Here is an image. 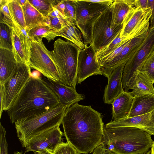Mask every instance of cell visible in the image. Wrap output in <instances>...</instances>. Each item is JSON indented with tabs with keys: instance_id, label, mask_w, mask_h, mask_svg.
<instances>
[{
	"instance_id": "6da1fadb",
	"label": "cell",
	"mask_w": 154,
	"mask_h": 154,
	"mask_svg": "<svg viewBox=\"0 0 154 154\" xmlns=\"http://www.w3.org/2000/svg\"><path fill=\"white\" fill-rule=\"evenodd\" d=\"M102 119L101 113L90 105H72L67 108L61 124L67 142L80 154L93 152L103 137Z\"/></svg>"
},
{
	"instance_id": "7a4b0ae2",
	"label": "cell",
	"mask_w": 154,
	"mask_h": 154,
	"mask_svg": "<svg viewBox=\"0 0 154 154\" xmlns=\"http://www.w3.org/2000/svg\"><path fill=\"white\" fill-rule=\"evenodd\" d=\"M60 104L58 98L42 80L32 76L7 111L11 123L47 112Z\"/></svg>"
},
{
	"instance_id": "3957f363",
	"label": "cell",
	"mask_w": 154,
	"mask_h": 154,
	"mask_svg": "<svg viewBox=\"0 0 154 154\" xmlns=\"http://www.w3.org/2000/svg\"><path fill=\"white\" fill-rule=\"evenodd\" d=\"M101 143L116 154H142L151 148V135L134 127H103Z\"/></svg>"
},
{
	"instance_id": "277c9868",
	"label": "cell",
	"mask_w": 154,
	"mask_h": 154,
	"mask_svg": "<svg viewBox=\"0 0 154 154\" xmlns=\"http://www.w3.org/2000/svg\"><path fill=\"white\" fill-rule=\"evenodd\" d=\"M67 108L60 104L42 114L15 123L17 137L22 147L25 148L29 140L36 136L60 125Z\"/></svg>"
},
{
	"instance_id": "5b68a950",
	"label": "cell",
	"mask_w": 154,
	"mask_h": 154,
	"mask_svg": "<svg viewBox=\"0 0 154 154\" xmlns=\"http://www.w3.org/2000/svg\"><path fill=\"white\" fill-rule=\"evenodd\" d=\"M80 49L71 42L60 38L54 44L51 51L60 77V82L76 90L78 57Z\"/></svg>"
},
{
	"instance_id": "8992f818",
	"label": "cell",
	"mask_w": 154,
	"mask_h": 154,
	"mask_svg": "<svg viewBox=\"0 0 154 154\" xmlns=\"http://www.w3.org/2000/svg\"><path fill=\"white\" fill-rule=\"evenodd\" d=\"M154 51V22L149 26L147 35L139 48L126 63L122 75L124 91L128 92L136 76L150 54Z\"/></svg>"
},
{
	"instance_id": "52a82bcc",
	"label": "cell",
	"mask_w": 154,
	"mask_h": 154,
	"mask_svg": "<svg viewBox=\"0 0 154 154\" xmlns=\"http://www.w3.org/2000/svg\"><path fill=\"white\" fill-rule=\"evenodd\" d=\"M76 13L74 23L81 32L85 46L91 44V29L93 24L109 6L86 1L72 0Z\"/></svg>"
},
{
	"instance_id": "ba28073f",
	"label": "cell",
	"mask_w": 154,
	"mask_h": 154,
	"mask_svg": "<svg viewBox=\"0 0 154 154\" xmlns=\"http://www.w3.org/2000/svg\"><path fill=\"white\" fill-rule=\"evenodd\" d=\"M110 6L101 14L92 26L91 44L96 52L112 42L123 28V24L118 26L113 24Z\"/></svg>"
},
{
	"instance_id": "9c48e42d",
	"label": "cell",
	"mask_w": 154,
	"mask_h": 154,
	"mask_svg": "<svg viewBox=\"0 0 154 154\" xmlns=\"http://www.w3.org/2000/svg\"><path fill=\"white\" fill-rule=\"evenodd\" d=\"M28 65L51 80L60 82V77L54 61L51 51H49L42 42L31 41Z\"/></svg>"
},
{
	"instance_id": "30bf717a",
	"label": "cell",
	"mask_w": 154,
	"mask_h": 154,
	"mask_svg": "<svg viewBox=\"0 0 154 154\" xmlns=\"http://www.w3.org/2000/svg\"><path fill=\"white\" fill-rule=\"evenodd\" d=\"M29 66L18 63L16 70L4 83V99L3 110L7 111L32 76Z\"/></svg>"
},
{
	"instance_id": "8fae6325",
	"label": "cell",
	"mask_w": 154,
	"mask_h": 154,
	"mask_svg": "<svg viewBox=\"0 0 154 154\" xmlns=\"http://www.w3.org/2000/svg\"><path fill=\"white\" fill-rule=\"evenodd\" d=\"M102 75L96 52L92 45L85 46L79 51L78 61L77 83L81 84L88 77Z\"/></svg>"
},
{
	"instance_id": "7c38bea8",
	"label": "cell",
	"mask_w": 154,
	"mask_h": 154,
	"mask_svg": "<svg viewBox=\"0 0 154 154\" xmlns=\"http://www.w3.org/2000/svg\"><path fill=\"white\" fill-rule=\"evenodd\" d=\"M60 125L47 130L28 142L24 153L30 151H45L54 153V151L62 141L63 133Z\"/></svg>"
},
{
	"instance_id": "4fadbf2b",
	"label": "cell",
	"mask_w": 154,
	"mask_h": 154,
	"mask_svg": "<svg viewBox=\"0 0 154 154\" xmlns=\"http://www.w3.org/2000/svg\"><path fill=\"white\" fill-rule=\"evenodd\" d=\"M148 31L132 38L128 44L111 61L100 67L102 75L109 78L114 70L126 63L139 48L146 37Z\"/></svg>"
},
{
	"instance_id": "5bb4252c",
	"label": "cell",
	"mask_w": 154,
	"mask_h": 154,
	"mask_svg": "<svg viewBox=\"0 0 154 154\" xmlns=\"http://www.w3.org/2000/svg\"><path fill=\"white\" fill-rule=\"evenodd\" d=\"M150 8L143 9L140 7L134 8L127 15L123 23L122 29L120 34L121 38L136 36L139 34L134 33L151 16Z\"/></svg>"
},
{
	"instance_id": "9a60e30c",
	"label": "cell",
	"mask_w": 154,
	"mask_h": 154,
	"mask_svg": "<svg viewBox=\"0 0 154 154\" xmlns=\"http://www.w3.org/2000/svg\"><path fill=\"white\" fill-rule=\"evenodd\" d=\"M41 78L57 96L60 104L68 108L85 98L84 94H79L76 90L60 81H53L44 76Z\"/></svg>"
},
{
	"instance_id": "2e32d148",
	"label": "cell",
	"mask_w": 154,
	"mask_h": 154,
	"mask_svg": "<svg viewBox=\"0 0 154 154\" xmlns=\"http://www.w3.org/2000/svg\"><path fill=\"white\" fill-rule=\"evenodd\" d=\"M107 128L134 127L154 135V109L148 113L120 120L112 121L104 125Z\"/></svg>"
},
{
	"instance_id": "e0dca14e",
	"label": "cell",
	"mask_w": 154,
	"mask_h": 154,
	"mask_svg": "<svg viewBox=\"0 0 154 154\" xmlns=\"http://www.w3.org/2000/svg\"><path fill=\"white\" fill-rule=\"evenodd\" d=\"M126 63L116 68L108 79V83L104 90L103 100L105 103L111 104L124 91L122 82L123 69Z\"/></svg>"
},
{
	"instance_id": "ac0fdd59",
	"label": "cell",
	"mask_w": 154,
	"mask_h": 154,
	"mask_svg": "<svg viewBox=\"0 0 154 154\" xmlns=\"http://www.w3.org/2000/svg\"><path fill=\"white\" fill-rule=\"evenodd\" d=\"M76 26L74 20L67 17V24L63 29L57 32L51 31L44 38L49 42L57 36L62 37L75 44L81 49H83L85 45L82 38V34Z\"/></svg>"
},
{
	"instance_id": "d6986e66",
	"label": "cell",
	"mask_w": 154,
	"mask_h": 154,
	"mask_svg": "<svg viewBox=\"0 0 154 154\" xmlns=\"http://www.w3.org/2000/svg\"><path fill=\"white\" fill-rule=\"evenodd\" d=\"M134 97L129 92L124 91L117 97L112 104V121L128 118L132 106Z\"/></svg>"
},
{
	"instance_id": "ffe728a7",
	"label": "cell",
	"mask_w": 154,
	"mask_h": 154,
	"mask_svg": "<svg viewBox=\"0 0 154 154\" xmlns=\"http://www.w3.org/2000/svg\"><path fill=\"white\" fill-rule=\"evenodd\" d=\"M25 19V30L27 32L32 28L40 26H49V17H44L27 0L22 6Z\"/></svg>"
},
{
	"instance_id": "44dd1931",
	"label": "cell",
	"mask_w": 154,
	"mask_h": 154,
	"mask_svg": "<svg viewBox=\"0 0 154 154\" xmlns=\"http://www.w3.org/2000/svg\"><path fill=\"white\" fill-rule=\"evenodd\" d=\"M17 65L12 51L0 48V82L4 83L11 76Z\"/></svg>"
},
{
	"instance_id": "7402d4cb",
	"label": "cell",
	"mask_w": 154,
	"mask_h": 154,
	"mask_svg": "<svg viewBox=\"0 0 154 154\" xmlns=\"http://www.w3.org/2000/svg\"><path fill=\"white\" fill-rule=\"evenodd\" d=\"M134 2V0H114L110 6L114 25L123 24L127 15L135 8Z\"/></svg>"
},
{
	"instance_id": "603a6c76",
	"label": "cell",
	"mask_w": 154,
	"mask_h": 154,
	"mask_svg": "<svg viewBox=\"0 0 154 154\" xmlns=\"http://www.w3.org/2000/svg\"><path fill=\"white\" fill-rule=\"evenodd\" d=\"M154 109V95L143 94L134 97L131 108L128 118L145 114Z\"/></svg>"
},
{
	"instance_id": "cb8c5ba5",
	"label": "cell",
	"mask_w": 154,
	"mask_h": 154,
	"mask_svg": "<svg viewBox=\"0 0 154 154\" xmlns=\"http://www.w3.org/2000/svg\"><path fill=\"white\" fill-rule=\"evenodd\" d=\"M153 85L146 76L139 72L136 76L134 84L131 88L132 91L129 93L133 97L145 94L154 95Z\"/></svg>"
},
{
	"instance_id": "d4e9b609",
	"label": "cell",
	"mask_w": 154,
	"mask_h": 154,
	"mask_svg": "<svg viewBox=\"0 0 154 154\" xmlns=\"http://www.w3.org/2000/svg\"><path fill=\"white\" fill-rule=\"evenodd\" d=\"M8 7L15 25L20 28L25 29V21L23 8L17 0H9Z\"/></svg>"
},
{
	"instance_id": "484cf974",
	"label": "cell",
	"mask_w": 154,
	"mask_h": 154,
	"mask_svg": "<svg viewBox=\"0 0 154 154\" xmlns=\"http://www.w3.org/2000/svg\"><path fill=\"white\" fill-rule=\"evenodd\" d=\"M9 0H0V23L5 24L15 32H18L19 28L15 24L8 7Z\"/></svg>"
},
{
	"instance_id": "4316f807",
	"label": "cell",
	"mask_w": 154,
	"mask_h": 154,
	"mask_svg": "<svg viewBox=\"0 0 154 154\" xmlns=\"http://www.w3.org/2000/svg\"><path fill=\"white\" fill-rule=\"evenodd\" d=\"M12 29L6 24L0 23V48L13 51Z\"/></svg>"
},
{
	"instance_id": "83f0119b",
	"label": "cell",
	"mask_w": 154,
	"mask_h": 154,
	"mask_svg": "<svg viewBox=\"0 0 154 154\" xmlns=\"http://www.w3.org/2000/svg\"><path fill=\"white\" fill-rule=\"evenodd\" d=\"M29 2L44 17L48 16L60 0H28Z\"/></svg>"
},
{
	"instance_id": "f1b7e54d",
	"label": "cell",
	"mask_w": 154,
	"mask_h": 154,
	"mask_svg": "<svg viewBox=\"0 0 154 154\" xmlns=\"http://www.w3.org/2000/svg\"><path fill=\"white\" fill-rule=\"evenodd\" d=\"M12 39L13 46L12 52L17 62L27 65L23 47L20 38L13 30Z\"/></svg>"
},
{
	"instance_id": "f546056e",
	"label": "cell",
	"mask_w": 154,
	"mask_h": 154,
	"mask_svg": "<svg viewBox=\"0 0 154 154\" xmlns=\"http://www.w3.org/2000/svg\"><path fill=\"white\" fill-rule=\"evenodd\" d=\"M51 31L49 26L42 25L32 28L27 33L31 41L40 42L46 34Z\"/></svg>"
},
{
	"instance_id": "4dcf8cb0",
	"label": "cell",
	"mask_w": 154,
	"mask_h": 154,
	"mask_svg": "<svg viewBox=\"0 0 154 154\" xmlns=\"http://www.w3.org/2000/svg\"><path fill=\"white\" fill-rule=\"evenodd\" d=\"M120 33L118 34L115 39L110 43L96 52L98 60L114 51L120 46L125 40L129 38H121L120 36Z\"/></svg>"
},
{
	"instance_id": "1f68e13d",
	"label": "cell",
	"mask_w": 154,
	"mask_h": 154,
	"mask_svg": "<svg viewBox=\"0 0 154 154\" xmlns=\"http://www.w3.org/2000/svg\"><path fill=\"white\" fill-rule=\"evenodd\" d=\"M154 83V51L146 60L140 72Z\"/></svg>"
},
{
	"instance_id": "d6a6232c",
	"label": "cell",
	"mask_w": 154,
	"mask_h": 154,
	"mask_svg": "<svg viewBox=\"0 0 154 154\" xmlns=\"http://www.w3.org/2000/svg\"><path fill=\"white\" fill-rule=\"evenodd\" d=\"M132 38H133L125 40L122 44L114 51L105 57L98 60V61L100 67L111 61L128 44Z\"/></svg>"
},
{
	"instance_id": "836d02e7",
	"label": "cell",
	"mask_w": 154,
	"mask_h": 154,
	"mask_svg": "<svg viewBox=\"0 0 154 154\" xmlns=\"http://www.w3.org/2000/svg\"><path fill=\"white\" fill-rule=\"evenodd\" d=\"M54 154H80L78 150L70 143L62 142L57 146L54 151Z\"/></svg>"
},
{
	"instance_id": "e575fe53",
	"label": "cell",
	"mask_w": 154,
	"mask_h": 154,
	"mask_svg": "<svg viewBox=\"0 0 154 154\" xmlns=\"http://www.w3.org/2000/svg\"><path fill=\"white\" fill-rule=\"evenodd\" d=\"M48 17L50 21L49 26L54 32L60 31L67 24V17Z\"/></svg>"
},
{
	"instance_id": "d590c367",
	"label": "cell",
	"mask_w": 154,
	"mask_h": 154,
	"mask_svg": "<svg viewBox=\"0 0 154 154\" xmlns=\"http://www.w3.org/2000/svg\"><path fill=\"white\" fill-rule=\"evenodd\" d=\"M6 133L5 128L0 123V154H8V144L6 139Z\"/></svg>"
},
{
	"instance_id": "8d00e7d4",
	"label": "cell",
	"mask_w": 154,
	"mask_h": 154,
	"mask_svg": "<svg viewBox=\"0 0 154 154\" xmlns=\"http://www.w3.org/2000/svg\"><path fill=\"white\" fill-rule=\"evenodd\" d=\"M65 4L64 14L67 17L72 19L74 20L76 18L75 7L72 0H64Z\"/></svg>"
},
{
	"instance_id": "74e56055",
	"label": "cell",
	"mask_w": 154,
	"mask_h": 154,
	"mask_svg": "<svg viewBox=\"0 0 154 154\" xmlns=\"http://www.w3.org/2000/svg\"><path fill=\"white\" fill-rule=\"evenodd\" d=\"M92 154H116L108 149L103 143H101L95 148Z\"/></svg>"
},
{
	"instance_id": "f35d334b",
	"label": "cell",
	"mask_w": 154,
	"mask_h": 154,
	"mask_svg": "<svg viewBox=\"0 0 154 154\" xmlns=\"http://www.w3.org/2000/svg\"><path fill=\"white\" fill-rule=\"evenodd\" d=\"M0 118L2 116L3 110L4 103V87L3 83L0 82Z\"/></svg>"
},
{
	"instance_id": "ab89813d",
	"label": "cell",
	"mask_w": 154,
	"mask_h": 154,
	"mask_svg": "<svg viewBox=\"0 0 154 154\" xmlns=\"http://www.w3.org/2000/svg\"><path fill=\"white\" fill-rule=\"evenodd\" d=\"M134 5L135 8L140 7L143 9L148 8V0H134Z\"/></svg>"
},
{
	"instance_id": "60d3db41",
	"label": "cell",
	"mask_w": 154,
	"mask_h": 154,
	"mask_svg": "<svg viewBox=\"0 0 154 154\" xmlns=\"http://www.w3.org/2000/svg\"><path fill=\"white\" fill-rule=\"evenodd\" d=\"M86 1L110 6L114 2L113 0H85Z\"/></svg>"
},
{
	"instance_id": "b9f144b4",
	"label": "cell",
	"mask_w": 154,
	"mask_h": 154,
	"mask_svg": "<svg viewBox=\"0 0 154 154\" xmlns=\"http://www.w3.org/2000/svg\"><path fill=\"white\" fill-rule=\"evenodd\" d=\"M54 7L61 14L65 15L64 14L65 4L64 0H60L59 2Z\"/></svg>"
},
{
	"instance_id": "7bdbcfd3",
	"label": "cell",
	"mask_w": 154,
	"mask_h": 154,
	"mask_svg": "<svg viewBox=\"0 0 154 154\" xmlns=\"http://www.w3.org/2000/svg\"><path fill=\"white\" fill-rule=\"evenodd\" d=\"M148 7L151 10V16L150 18L151 24L154 22V0H148Z\"/></svg>"
},
{
	"instance_id": "ee69618b",
	"label": "cell",
	"mask_w": 154,
	"mask_h": 154,
	"mask_svg": "<svg viewBox=\"0 0 154 154\" xmlns=\"http://www.w3.org/2000/svg\"><path fill=\"white\" fill-rule=\"evenodd\" d=\"M34 152V154H54L50 152L45 151H37Z\"/></svg>"
},
{
	"instance_id": "f6af8a7d",
	"label": "cell",
	"mask_w": 154,
	"mask_h": 154,
	"mask_svg": "<svg viewBox=\"0 0 154 154\" xmlns=\"http://www.w3.org/2000/svg\"><path fill=\"white\" fill-rule=\"evenodd\" d=\"M17 1L21 6H23L26 4L27 0H17Z\"/></svg>"
},
{
	"instance_id": "bcb514c9",
	"label": "cell",
	"mask_w": 154,
	"mask_h": 154,
	"mask_svg": "<svg viewBox=\"0 0 154 154\" xmlns=\"http://www.w3.org/2000/svg\"><path fill=\"white\" fill-rule=\"evenodd\" d=\"M151 151L152 154H154V141L153 143L152 146L151 148Z\"/></svg>"
},
{
	"instance_id": "7dc6e473",
	"label": "cell",
	"mask_w": 154,
	"mask_h": 154,
	"mask_svg": "<svg viewBox=\"0 0 154 154\" xmlns=\"http://www.w3.org/2000/svg\"><path fill=\"white\" fill-rule=\"evenodd\" d=\"M14 154H25V153H23L22 151H16L14 152Z\"/></svg>"
},
{
	"instance_id": "c3c4849f",
	"label": "cell",
	"mask_w": 154,
	"mask_h": 154,
	"mask_svg": "<svg viewBox=\"0 0 154 154\" xmlns=\"http://www.w3.org/2000/svg\"><path fill=\"white\" fill-rule=\"evenodd\" d=\"M142 154H152L151 149L149 150L146 152Z\"/></svg>"
}]
</instances>
